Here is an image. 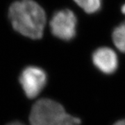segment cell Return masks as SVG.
Instances as JSON below:
<instances>
[{
	"label": "cell",
	"mask_w": 125,
	"mask_h": 125,
	"mask_svg": "<svg viewBox=\"0 0 125 125\" xmlns=\"http://www.w3.org/2000/svg\"><path fill=\"white\" fill-rule=\"evenodd\" d=\"M19 82L27 98L34 99L45 88L47 76L41 67L30 65L22 70L19 76Z\"/></svg>",
	"instance_id": "obj_3"
},
{
	"label": "cell",
	"mask_w": 125,
	"mask_h": 125,
	"mask_svg": "<svg viewBox=\"0 0 125 125\" xmlns=\"http://www.w3.org/2000/svg\"><path fill=\"white\" fill-rule=\"evenodd\" d=\"M121 10H122V12L125 15V4H124L122 6V9Z\"/></svg>",
	"instance_id": "obj_10"
},
{
	"label": "cell",
	"mask_w": 125,
	"mask_h": 125,
	"mask_svg": "<svg viewBox=\"0 0 125 125\" xmlns=\"http://www.w3.org/2000/svg\"><path fill=\"white\" fill-rule=\"evenodd\" d=\"M112 38L117 49L125 53V22L122 23L114 29Z\"/></svg>",
	"instance_id": "obj_6"
},
{
	"label": "cell",
	"mask_w": 125,
	"mask_h": 125,
	"mask_svg": "<svg viewBox=\"0 0 125 125\" xmlns=\"http://www.w3.org/2000/svg\"><path fill=\"white\" fill-rule=\"evenodd\" d=\"M9 18L13 28L22 36L33 40L40 39L43 36L46 14L36 1H15L9 8Z\"/></svg>",
	"instance_id": "obj_1"
},
{
	"label": "cell",
	"mask_w": 125,
	"mask_h": 125,
	"mask_svg": "<svg viewBox=\"0 0 125 125\" xmlns=\"http://www.w3.org/2000/svg\"><path fill=\"white\" fill-rule=\"evenodd\" d=\"M85 13L89 14L97 13L102 6V0H74Z\"/></svg>",
	"instance_id": "obj_7"
},
{
	"label": "cell",
	"mask_w": 125,
	"mask_h": 125,
	"mask_svg": "<svg viewBox=\"0 0 125 125\" xmlns=\"http://www.w3.org/2000/svg\"><path fill=\"white\" fill-rule=\"evenodd\" d=\"M93 62L99 71L106 74L114 73L118 67L116 53L108 47L96 49L93 54Z\"/></svg>",
	"instance_id": "obj_5"
},
{
	"label": "cell",
	"mask_w": 125,
	"mask_h": 125,
	"mask_svg": "<svg viewBox=\"0 0 125 125\" xmlns=\"http://www.w3.org/2000/svg\"><path fill=\"white\" fill-rule=\"evenodd\" d=\"M6 125H25L24 124H23L22 122H20V121H14V122H11L9 124H7Z\"/></svg>",
	"instance_id": "obj_8"
},
{
	"label": "cell",
	"mask_w": 125,
	"mask_h": 125,
	"mask_svg": "<svg viewBox=\"0 0 125 125\" xmlns=\"http://www.w3.org/2000/svg\"><path fill=\"white\" fill-rule=\"evenodd\" d=\"M31 125H80L78 117L66 113L61 104L50 99H42L32 106L29 115Z\"/></svg>",
	"instance_id": "obj_2"
},
{
	"label": "cell",
	"mask_w": 125,
	"mask_h": 125,
	"mask_svg": "<svg viewBox=\"0 0 125 125\" xmlns=\"http://www.w3.org/2000/svg\"><path fill=\"white\" fill-rule=\"evenodd\" d=\"M113 125H125V120L118 121V122H117L116 123H115Z\"/></svg>",
	"instance_id": "obj_9"
},
{
	"label": "cell",
	"mask_w": 125,
	"mask_h": 125,
	"mask_svg": "<svg viewBox=\"0 0 125 125\" xmlns=\"http://www.w3.org/2000/svg\"><path fill=\"white\" fill-rule=\"evenodd\" d=\"M76 15L69 9L56 12L50 21L52 33L59 39L65 41L72 40L76 35Z\"/></svg>",
	"instance_id": "obj_4"
}]
</instances>
